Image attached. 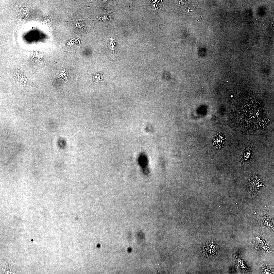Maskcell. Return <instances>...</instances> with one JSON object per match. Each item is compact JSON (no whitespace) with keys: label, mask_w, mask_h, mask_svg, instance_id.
<instances>
[{"label":"cell","mask_w":274,"mask_h":274,"mask_svg":"<svg viewBox=\"0 0 274 274\" xmlns=\"http://www.w3.org/2000/svg\"><path fill=\"white\" fill-rule=\"evenodd\" d=\"M251 148L248 147L245 148L241 157L243 161L247 162L249 160L251 155Z\"/></svg>","instance_id":"277c9868"},{"label":"cell","mask_w":274,"mask_h":274,"mask_svg":"<svg viewBox=\"0 0 274 274\" xmlns=\"http://www.w3.org/2000/svg\"><path fill=\"white\" fill-rule=\"evenodd\" d=\"M260 103L252 100L238 105L234 113L237 125L248 130L255 128L263 115V106Z\"/></svg>","instance_id":"6da1fadb"},{"label":"cell","mask_w":274,"mask_h":274,"mask_svg":"<svg viewBox=\"0 0 274 274\" xmlns=\"http://www.w3.org/2000/svg\"><path fill=\"white\" fill-rule=\"evenodd\" d=\"M226 139L222 134L218 132L214 138L213 142V145L217 149L222 148L224 143V140Z\"/></svg>","instance_id":"3957f363"},{"label":"cell","mask_w":274,"mask_h":274,"mask_svg":"<svg viewBox=\"0 0 274 274\" xmlns=\"http://www.w3.org/2000/svg\"><path fill=\"white\" fill-rule=\"evenodd\" d=\"M31 241H33V240L32 239V240H31Z\"/></svg>","instance_id":"5b68a950"},{"label":"cell","mask_w":274,"mask_h":274,"mask_svg":"<svg viewBox=\"0 0 274 274\" xmlns=\"http://www.w3.org/2000/svg\"><path fill=\"white\" fill-rule=\"evenodd\" d=\"M14 77L15 82L21 83L23 85H27L37 87L38 85L32 82L27 77L18 67L15 69L14 71Z\"/></svg>","instance_id":"7a4b0ae2"}]
</instances>
